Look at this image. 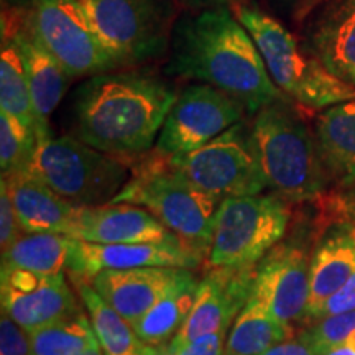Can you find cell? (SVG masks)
I'll return each instance as SVG.
<instances>
[{
	"label": "cell",
	"instance_id": "1",
	"mask_svg": "<svg viewBox=\"0 0 355 355\" xmlns=\"http://www.w3.org/2000/svg\"><path fill=\"white\" fill-rule=\"evenodd\" d=\"M176 97L166 83L146 74H96L76 92V137L114 157L139 158L158 139Z\"/></svg>",
	"mask_w": 355,
	"mask_h": 355
},
{
	"label": "cell",
	"instance_id": "2",
	"mask_svg": "<svg viewBox=\"0 0 355 355\" xmlns=\"http://www.w3.org/2000/svg\"><path fill=\"white\" fill-rule=\"evenodd\" d=\"M168 71L220 89L250 114L286 97L252 35L225 8L199 13L181 26Z\"/></svg>",
	"mask_w": 355,
	"mask_h": 355
},
{
	"label": "cell",
	"instance_id": "3",
	"mask_svg": "<svg viewBox=\"0 0 355 355\" xmlns=\"http://www.w3.org/2000/svg\"><path fill=\"white\" fill-rule=\"evenodd\" d=\"M250 137L266 186L288 202L316 201L331 181L316 137L286 97L255 114Z\"/></svg>",
	"mask_w": 355,
	"mask_h": 355
},
{
	"label": "cell",
	"instance_id": "4",
	"mask_svg": "<svg viewBox=\"0 0 355 355\" xmlns=\"http://www.w3.org/2000/svg\"><path fill=\"white\" fill-rule=\"evenodd\" d=\"M130 171V178L112 202L145 207L184 245L206 259L212 245L220 199L194 184L157 150L140 155Z\"/></svg>",
	"mask_w": 355,
	"mask_h": 355
},
{
	"label": "cell",
	"instance_id": "5",
	"mask_svg": "<svg viewBox=\"0 0 355 355\" xmlns=\"http://www.w3.org/2000/svg\"><path fill=\"white\" fill-rule=\"evenodd\" d=\"M235 17L252 35L270 78L286 97L311 109H327L355 99V87L331 74L316 56L301 50L279 21L259 8L242 6L235 8Z\"/></svg>",
	"mask_w": 355,
	"mask_h": 355
},
{
	"label": "cell",
	"instance_id": "6",
	"mask_svg": "<svg viewBox=\"0 0 355 355\" xmlns=\"http://www.w3.org/2000/svg\"><path fill=\"white\" fill-rule=\"evenodd\" d=\"M25 173L76 206H104L121 193L132 171L122 158L78 137L50 135L37 140Z\"/></svg>",
	"mask_w": 355,
	"mask_h": 355
},
{
	"label": "cell",
	"instance_id": "7",
	"mask_svg": "<svg viewBox=\"0 0 355 355\" xmlns=\"http://www.w3.org/2000/svg\"><path fill=\"white\" fill-rule=\"evenodd\" d=\"M290 202L277 193L224 198L217 207L207 255L211 266L257 265L285 237Z\"/></svg>",
	"mask_w": 355,
	"mask_h": 355
},
{
	"label": "cell",
	"instance_id": "8",
	"mask_svg": "<svg viewBox=\"0 0 355 355\" xmlns=\"http://www.w3.org/2000/svg\"><path fill=\"white\" fill-rule=\"evenodd\" d=\"M20 21L71 78L119 68L78 0H30Z\"/></svg>",
	"mask_w": 355,
	"mask_h": 355
},
{
	"label": "cell",
	"instance_id": "9",
	"mask_svg": "<svg viewBox=\"0 0 355 355\" xmlns=\"http://www.w3.org/2000/svg\"><path fill=\"white\" fill-rule=\"evenodd\" d=\"M168 159L194 184L220 201L260 194L268 188L252 144L250 125L243 122L235 123L201 148Z\"/></svg>",
	"mask_w": 355,
	"mask_h": 355
},
{
	"label": "cell",
	"instance_id": "10",
	"mask_svg": "<svg viewBox=\"0 0 355 355\" xmlns=\"http://www.w3.org/2000/svg\"><path fill=\"white\" fill-rule=\"evenodd\" d=\"M119 66L137 64L165 48V20L153 0H78Z\"/></svg>",
	"mask_w": 355,
	"mask_h": 355
},
{
	"label": "cell",
	"instance_id": "11",
	"mask_svg": "<svg viewBox=\"0 0 355 355\" xmlns=\"http://www.w3.org/2000/svg\"><path fill=\"white\" fill-rule=\"evenodd\" d=\"M245 112L241 102L220 89L194 84L176 97L155 150L165 157L193 152L242 122Z\"/></svg>",
	"mask_w": 355,
	"mask_h": 355
},
{
	"label": "cell",
	"instance_id": "12",
	"mask_svg": "<svg viewBox=\"0 0 355 355\" xmlns=\"http://www.w3.org/2000/svg\"><path fill=\"white\" fill-rule=\"evenodd\" d=\"M311 254L296 241L279 242L257 263L250 300L293 326L306 321L311 298Z\"/></svg>",
	"mask_w": 355,
	"mask_h": 355
},
{
	"label": "cell",
	"instance_id": "13",
	"mask_svg": "<svg viewBox=\"0 0 355 355\" xmlns=\"http://www.w3.org/2000/svg\"><path fill=\"white\" fill-rule=\"evenodd\" d=\"M2 313L32 334L81 313L64 272L38 275L25 270L2 268L0 273Z\"/></svg>",
	"mask_w": 355,
	"mask_h": 355
},
{
	"label": "cell",
	"instance_id": "14",
	"mask_svg": "<svg viewBox=\"0 0 355 355\" xmlns=\"http://www.w3.org/2000/svg\"><path fill=\"white\" fill-rule=\"evenodd\" d=\"M257 265L211 266L199 282L193 309L183 327L166 345L173 355L189 340L211 332H229L250 298Z\"/></svg>",
	"mask_w": 355,
	"mask_h": 355
},
{
	"label": "cell",
	"instance_id": "15",
	"mask_svg": "<svg viewBox=\"0 0 355 355\" xmlns=\"http://www.w3.org/2000/svg\"><path fill=\"white\" fill-rule=\"evenodd\" d=\"M202 257L181 241L145 243H91L73 239L66 270L71 278L91 279L104 270H128L144 266H173L194 270Z\"/></svg>",
	"mask_w": 355,
	"mask_h": 355
},
{
	"label": "cell",
	"instance_id": "16",
	"mask_svg": "<svg viewBox=\"0 0 355 355\" xmlns=\"http://www.w3.org/2000/svg\"><path fill=\"white\" fill-rule=\"evenodd\" d=\"M69 237L91 243L180 241L148 209L128 202L79 206Z\"/></svg>",
	"mask_w": 355,
	"mask_h": 355
},
{
	"label": "cell",
	"instance_id": "17",
	"mask_svg": "<svg viewBox=\"0 0 355 355\" xmlns=\"http://www.w3.org/2000/svg\"><path fill=\"white\" fill-rule=\"evenodd\" d=\"M2 32H10L19 40L25 58L26 76L32 94L37 140L50 137V117L63 99L71 76L21 25L19 13L3 12Z\"/></svg>",
	"mask_w": 355,
	"mask_h": 355
},
{
	"label": "cell",
	"instance_id": "18",
	"mask_svg": "<svg viewBox=\"0 0 355 355\" xmlns=\"http://www.w3.org/2000/svg\"><path fill=\"white\" fill-rule=\"evenodd\" d=\"M188 272L173 266L104 270L89 282L112 308L133 324Z\"/></svg>",
	"mask_w": 355,
	"mask_h": 355
},
{
	"label": "cell",
	"instance_id": "19",
	"mask_svg": "<svg viewBox=\"0 0 355 355\" xmlns=\"http://www.w3.org/2000/svg\"><path fill=\"white\" fill-rule=\"evenodd\" d=\"M2 178L25 234H71L79 206L25 171Z\"/></svg>",
	"mask_w": 355,
	"mask_h": 355
},
{
	"label": "cell",
	"instance_id": "20",
	"mask_svg": "<svg viewBox=\"0 0 355 355\" xmlns=\"http://www.w3.org/2000/svg\"><path fill=\"white\" fill-rule=\"evenodd\" d=\"M354 272L355 224L332 220L311 252V298L306 321L313 311L344 286Z\"/></svg>",
	"mask_w": 355,
	"mask_h": 355
},
{
	"label": "cell",
	"instance_id": "21",
	"mask_svg": "<svg viewBox=\"0 0 355 355\" xmlns=\"http://www.w3.org/2000/svg\"><path fill=\"white\" fill-rule=\"evenodd\" d=\"M314 137L331 184H355V99L327 107L319 115Z\"/></svg>",
	"mask_w": 355,
	"mask_h": 355
},
{
	"label": "cell",
	"instance_id": "22",
	"mask_svg": "<svg viewBox=\"0 0 355 355\" xmlns=\"http://www.w3.org/2000/svg\"><path fill=\"white\" fill-rule=\"evenodd\" d=\"M311 44L324 68L355 87V0H339L319 24Z\"/></svg>",
	"mask_w": 355,
	"mask_h": 355
},
{
	"label": "cell",
	"instance_id": "23",
	"mask_svg": "<svg viewBox=\"0 0 355 355\" xmlns=\"http://www.w3.org/2000/svg\"><path fill=\"white\" fill-rule=\"evenodd\" d=\"M199 282L188 270L144 316L132 324L146 345H168L188 319Z\"/></svg>",
	"mask_w": 355,
	"mask_h": 355
},
{
	"label": "cell",
	"instance_id": "24",
	"mask_svg": "<svg viewBox=\"0 0 355 355\" xmlns=\"http://www.w3.org/2000/svg\"><path fill=\"white\" fill-rule=\"evenodd\" d=\"M73 285L105 355L144 354L146 344L137 336L132 324L102 298L91 285V282L83 278H73Z\"/></svg>",
	"mask_w": 355,
	"mask_h": 355
},
{
	"label": "cell",
	"instance_id": "25",
	"mask_svg": "<svg viewBox=\"0 0 355 355\" xmlns=\"http://www.w3.org/2000/svg\"><path fill=\"white\" fill-rule=\"evenodd\" d=\"M293 336V326L282 322L263 306L248 298L230 327L224 355H259Z\"/></svg>",
	"mask_w": 355,
	"mask_h": 355
},
{
	"label": "cell",
	"instance_id": "26",
	"mask_svg": "<svg viewBox=\"0 0 355 355\" xmlns=\"http://www.w3.org/2000/svg\"><path fill=\"white\" fill-rule=\"evenodd\" d=\"M0 110L24 123L35 133L33 102L26 76L25 58L19 40L10 32H2L0 50Z\"/></svg>",
	"mask_w": 355,
	"mask_h": 355
},
{
	"label": "cell",
	"instance_id": "27",
	"mask_svg": "<svg viewBox=\"0 0 355 355\" xmlns=\"http://www.w3.org/2000/svg\"><path fill=\"white\" fill-rule=\"evenodd\" d=\"M73 237L63 234H21L2 252V268L25 270L38 275H55L68 266Z\"/></svg>",
	"mask_w": 355,
	"mask_h": 355
},
{
	"label": "cell",
	"instance_id": "28",
	"mask_svg": "<svg viewBox=\"0 0 355 355\" xmlns=\"http://www.w3.org/2000/svg\"><path fill=\"white\" fill-rule=\"evenodd\" d=\"M28 336L32 355H79L96 339L86 311Z\"/></svg>",
	"mask_w": 355,
	"mask_h": 355
},
{
	"label": "cell",
	"instance_id": "29",
	"mask_svg": "<svg viewBox=\"0 0 355 355\" xmlns=\"http://www.w3.org/2000/svg\"><path fill=\"white\" fill-rule=\"evenodd\" d=\"M37 146V135L0 110V170L2 176L25 171Z\"/></svg>",
	"mask_w": 355,
	"mask_h": 355
},
{
	"label": "cell",
	"instance_id": "30",
	"mask_svg": "<svg viewBox=\"0 0 355 355\" xmlns=\"http://www.w3.org/2000/svg\"><path fill=\"white\" fill-rule=\"evenodd\" d=\"M355 332V309L345 313L332 314L316 321H311L300 336L306 343H309L319 354H326L327 350L337 347L349 339Z\"/></svg>",
	"mask_w": 355,
	"mask_h": 355
},
{
	"label": "cell",
	"instance_id": "31",
	"mask_svg": "<svg viewBox=\"0 0 355 355\" xmlns=\"http://www.w3.org/2000/svg\"><path fill=\"white\" fill-rule=\"evenodd\" d=\"M24 229H21L19 216H17L15 206H13L12 196L8 193L7 181H0V247L6 252L21 237Z\"/></svg>",
	"mask_w": 355,
	"mask_h": 355
},
{
	"label": "cell",
	"instance_id": "32",
	"mask_svg": "<svg viewBox=\"0 0 355 355\" xmlns=\"http://www.w3.org/2000/svg\"><path fill=\"white\" fill-rule=\"evenodd\" d=\"M0 355H32L28 332L6 313L0 318Z\"/></svg>",
	"mask_w": 355,
	"mask_h": 355
},
{
	"label": "cell",
	"instance_id": "33",
	"mask_svg": "<svg viewBox=\"0 0 355 355\" xmlns=\"http://www.w3.org/2000/svg\"><path fill=\"white\" fill-rule=\"evenodd\" d=\"M352 309H355V272L352 277L344 283V286L340 288V290H337L331 298H327L316 311H313V313L309 314L308 322Z\"/></svg>",
	"mask_w": 355,
	"mask_h": 355
},
{
	"label": "cell",
	"instance_id": "34",
	"mask_svg": "<svg viewBox=\"0 0 355 355\" xmlns=\"http://www.w3.org/2000/svg\"><path fill=\"white\" fill-rule=\"evenodd\" d=\"M227 334L229 332L219 331L199 336L184 344L181 349H178L173 355H224Z\"/></svg>",
	"mask_w": 355,
	"mask_h": 355
},
{
	"label": "cell",
	"instance_id": "35",
	"mask_svg": "<svg viewBox=\"0 0 355 355\" xmlns=\"http://www.w3.org/2000/svg\"><path fill=\"white\" fill-rule=\"evenodd\" d=\"M326 212L334 220H347L355 224V184L331 194L326 199Z\"/></svg>",
	"mask_w": 355,
	"mask_h": 355
},
{
	"label": "cell",
	"instance_id": "36",
	"mask_svg": "<svg viewBox=\"0 0 355 355\" xmlns=\"http://www.w3.org/2000/svg\"><path fill=\"white\" fill-rule=\"evenodd\" d=\"M259 355H321L309 343H306L301 336H293L273 347L266 349Z\"/></svg>",
	"mask_w": 355,
	"mask_h": 355
},
{
	"label": "cell",
	"instance_id": "37",
	"mask_svg": "<svg viewBox=\"0 0 355 355\" xmlns=\"http://www.w3.org/2000/svg\"><path fill=\"white\" fill-rule=\"evenodd\" d=\"M322 355H355V332L349 337V339H345L343 344L327 350V352Z\"/></svg>",
	"mask_w": 355,
	"mask_h": 355
},
{
	"label": "cell",
	"instance_id": "38",
	"mask_svg": "<svg viewBox=\"0 0 355 355\" xmlns=\"http://www.w3.org/2000/svg\"><path fill=\"white\" fill-rule=\"evenodd\" d=\"M141 355H170L166 345H146Z\"/></svg>",
	"mask_w": 355,
	"mask_h": 355
},
{
	"label": "cell",
	"instance_id": "39",
	"mask_svg": "<svg viewBox=\"0 0 355 355\" xmlns=\"http://www.w3.org/2000/svg\"><path fill=\"white\" fill-rule=\"evenodd\" d=\"M79 355H105V354H104V350H102L99 340H97V337H96V339L92 340V344L89 345L86 350H83Z\"/></svg>",
	"mask_w": 355,
	"mask_h": 355
}]
</instances>
